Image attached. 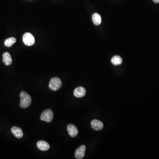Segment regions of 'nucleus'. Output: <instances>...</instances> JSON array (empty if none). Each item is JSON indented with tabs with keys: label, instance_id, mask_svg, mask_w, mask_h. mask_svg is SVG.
I'll return each mask as SVG.
<instances>
[{
	"label": "nucleus",
	"instance_id": "f257e3e1",
	"mask_svg": "<svg viewBox=\"0 0 159 159\" xmlns=\"http://www.w3.org/2000/svg\"><path fill=\"white\" fill-rule=\"evenodd\" d=\"M20 106L22 108H27L32 103V98L26 92L24 91L21 92L20 94Z\"/></svg>",
	"mask_w": 159,
	"mask_h": 159
},
{
	"label": "nucleus",
	"instance_id": "f03ea898",
	"mask_svg": "<svg viewBox=\"0 0 159 159\" xmlns=\"http://www.w3.org/2000/svg\"><path fill=\"white\" fill-rule=\"evenodd\" d=\"M62 85V80L59 78L55 77L52 78L50 80V82L49 84V88L53 91H57L61 88Z\"/></svg>",
	"mask_w": 159,
	"mask_h": 159
},
{
	"label": "nucleus",
	"instance_id": "7ed1b4c3",
	"mask_svg": "<svg viewBox=\"0 0 159 159\" xmlns=\"http://www.w3.org/2000/svg\"><path fill=\"white\" fill-rule=\"evenodd\" d=\"M54 114L52 110L47 109L44 110L41 115L40 119L42 121L49 122L53 120Z\"/></svg>",
	"mask_w": 159,
	"mask_h": 159
},
{
	"label": "nucleus",
	"instance_id": "20e7f679",
	"mask_svg": "<svg viewBox=\"0 0 159 159\" xmlns=\"http://www.w3.org/2000/svg\"><path fill=\"white\" fill-rule=\"evenodd\" d=\"M23 40L26 46H31L34 44L35 39L33 35L29 32L25 33L23 35Z\"/></svg>",
	"mask_w": 159,
	"mask_h": 159
},
{
	"label": "nucleus",
	"instance_id": "39448f33",
	"mask_svg": "<svg viewBox=\"0 0 159 159\" xmlns=\"http://www.w3.org/2000/svg\"><path fill=\"white\" fill-rule=\"evenodd\" d=\"M86 150V146L84 145L80 146L76 149L75 153V156L77 159H81L84 157L85 152Z\"/></svg>",
	"mask_w": 159,
	"mask_h": 159
},
{
	"label": "nucleus",
	"instance_id": "423d86ee",
	"mask_svg": "<svg viewBox=\"0 0 159 159\" xmlns=\"http://www.w3.org/2000/svg\"><path fill=\"white\" fill-rule=\"evenodd\" d=\"M67 130L69 132V135L72 138L76 137L78 134L77 128L74 125H69L67 126Z\"/></svg>",
	"mask_w": 159,
	"mask_h": 159
},
{
	"label": "nucleus",
	"instance_id": "0eeeda50",
	"mask_svg": "<svg viewBox=\"0 0 159 159\" xmlns=\"http://www.w3.org/2000/svg\"><path fill=\"white\" fill-rule=\"evenodd\" d=\"M91 126L95 130L98 131L101 130L103 127L102 122L99 120L94 119L91 122Z\"/></svg>",
	"mask_w": 159,
	"mask_h": 159
},
{
	"label": "nucleus",
	"instance_id": "6e6552de",
	"mask_svg": "<svg viewBox=\"0 0 159 159\" xmlns=\"http://www.w3.org/2000/svg\"><path fill=\"white\" fill-rule=\"evenodd\" d=\"M73 94L74 96L77 98L83 97L85 95V89L82 87H78L74 90Z\"/></svg>",
	"mask_w": 159,
	"mask_h": 159
},
{
	"label": "nucleus",
	"instance_id": "1a4fd4ad",
	"mask_svg": "<svg viewBox=\"0 0 159 159\" xmlns=\"http://www.w3.org/2000/svg\"><path fill=\"white\" fill-rule=\"evenodd\" d=\"M37 146L39 149L42 151H47L50 148L49 144L44 141V140H39L37 143Z\"/></svg>",
	"mask_w": 159,
	"mask_h": 159
},
{
	"label": "nucleus",
	"instance_id": "9d476101",
	"mask_svg": "<svg viewBox=\"0 0 159 159\" xmlns=\"http://www.w3.org/2000/svg\"><path fill=\"white\" fill-rule=\"evenodd\" d=\"M11 132L15 137L18 138H21L23 137V132L22 129L16 126H13L11 129Z\"/></svg>",
	"mask_w": 159,
	"mask_h": 159
},
{
	"label": "nucleus",
	"instance_id": "9b49d317",
	"mask_svg": "<svg viewBox=\"0 0 159 159\" xmlns=\"http://www.w3.org/2000/svg\"><path fill=\"white\" fill-rule=\"evenodd\" d=\"M3 62L6 65H9L12 63V58L9 52H5L2 55Z\"/></svg>",
	"mask_w": 159,
	"mask_h": 159
},
{
	"label": "nucleus",
	"instance_id": "f8f14e48",
	"mask_svg": "<svg viewBox=\"0 0 159 159\" xmlns=\"http://www.w3.org/2000/svg\"><path fill=\"white\" fill-rule=\"evenodd\" d=\"M111 62L114 65H120L122 63V57L119 56L115 55L111 58Z\"/></svg>",
	"mask_w": 159,
	"mask_h": 159
},
{
	"label": "nucleus",
	"instance_id": "ddd939ff",
	"mask_svg": "<svg viewBox=\"0 0 159 159\" xmlns=\"http://www.w3.org/2000/svg\"><path fill=\"white\" fill-rule=\"evenodd\" d=\"M92 20L94 24L96 25H99L101 23L102 18L100 14L97 13H95L92 15Z\"/></svg>",
	"mask_w": 159,
	"mask_h": 159
},
{
	"label": "nucleus",
	"instance_id": "4468645a",
	"mask_svg": "<svg viewBox=\"0 0 159 159\" xmlns=\"http://www.w3.org/2000/svg\"><path fill=\"white\" fill-rule=\"evenodd\" d=\"M16 41V39L14 37H11L5 40L4 41V45L6 47H10L12 46Z\"/></svg>",
	"mask_w": 159,
	"mask_h": 159
},
{
	"label": "nucleus",
	"instance_id": "2eb2a0df",
	"mask_svg": "<svg viewBox=\"0 0 159 159\" xmlns=\"http://www.w3.org/2000/svg\"><path fill=\"white\" fill-rule=\"evenodd\" d=\"M153 1L155 3H159V0H153Z\"/></svg>",
	"mask_w": 159,
	"mask_h": 159
}]
</instances>
